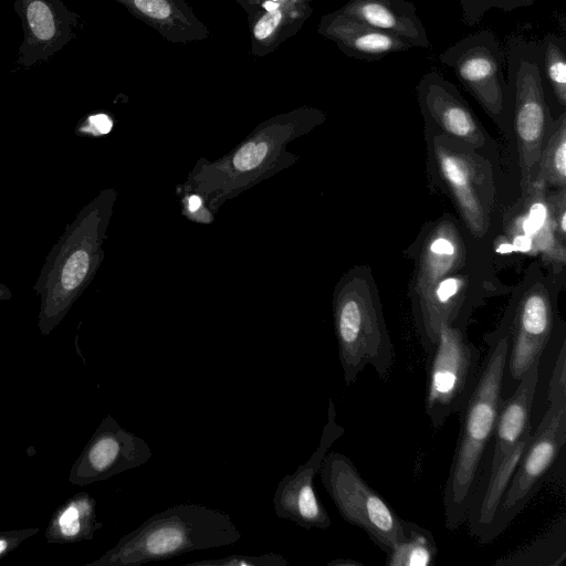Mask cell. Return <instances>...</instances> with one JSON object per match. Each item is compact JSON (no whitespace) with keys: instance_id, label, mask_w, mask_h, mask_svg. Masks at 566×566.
Segmentation results:
<instances>
[{"instance_id":"cell-1","label":"cell","mask_w":566,"mask_h":566,"mask_svg":"<svg viewBox=\"0 0 566 566\" xmlns=\"http://www.w3.org/2000/svg\"><path fill=\"white\" fill-rule=\"evenodd\" d=\"M326 119L313 106H301L260 123L222 157L200 159L181 186L184 192L201 197L208 211L217 212L228 200L295 164L287 145Z\"/></svg>"},{"instance_id":"cell-2","label":"cell","mask_w":566,"mask_h":566,"mask_svg":"<svg viewBox=\"0 0 566 566\" xmlns=\"http://www.w3.org/2000/svg\"><path fill=\"white\" fill-rule=\"evenodd\" d=\"M117 191L101 190L67 223L48 253L33 290L40 297L38 327L49 335L66 316L95 277Z\"/></svg>"},{"instance_id":"cell-3","label":"cell","mask_w":566,"mask_h":566,"mask_svg":"<svg viewBox=\"0 0 566 566\" xmlns=\"http://www.w3.org/2000/svg\"><path fill=\"white\" fill-rule=\"evenodd\" d=\"M489 349L481 364L475 388L460 411L461 424L443 489L444 525L449 531L465 522L478 488L503 398V378L509 337L504 327L486 337Z\"/></svg>"},{"instance_id":"cell-4","label":"cell","mask_w":566,"mask_h":566,"mask_svg":"<svg viewBox=\"0 0 566 566\" xmlns=\"http://www.w3.org/2000/svg\"><path fill=\"white\" fill-rule=\"evenodd\" d=\"M241 533L219 510L181 503L151 515L90 566H140L193 551L233 545Z\"/></svg>"},{"instance_id":"cell-5","label":"cell","mask_w":566,"mask_h":566,"mask_svg":"<svg viewBox=\"0 0 566 566\" xmlns=\"http://www.w3.org/2000/svg\"><path fill=\"white\" fill-rule=\"evenodd\" d=\"M333 318L344 382L350 386L366 366L386 379L394 348L370 272L360 266L339 280L333 295Z\"/></svg>"},{"instance_id":"cell-6","label":"cell","mask_w":566,"mask_h":566,"mask_svg":"<svg viewBox=\"0 0 566 566\" xmlns=\"http://www.w3.org/2000/svg\"><path fill=\"white\" fill-rule=\"evenodd\" d=\"M509 124L518 153L522 195L532 185L553 118L539 65V42L512 35L506 44Z\"/></svg>"},{"instance_id":"cell-7","label":"cell","mask_w":566,"mask_h":566,"mask_svg":"<svg viewBox=\"0 0 566 566\" xmlns=\"http://www.w3.org/2000/svg\"><path fill=\"white\" fill-rule=\"evenodd\" d=\"M548 406L512 475L496 512L492 541L539 490L566 442V345L563 342L548 384Z\"/></svg>"},{"instance_id":"cell-8","label":"cell","mask_w":566,"mask_h":566,"mask_svg":"<svg viewBox=\"0 0 566 566\" xmlns=\"http://www.w3.org/2000/svg\"><path fill=\"white\" fill-rule=\"evenodd\" d=\"M427 356L424 411L432 427L439 429L469 401L478 381L481 354L464 326L443 324Z\"/></svg>"},{"instance_id":"cell-9","label":"cell","mask_w":566,"mask_h":566,"mask_svg":"<svg viewBox=\"0 0 566 566\" xmlns=\"http://www.w3.org/2000/svg\"><path fill=\"white\" fill-rule=\"evenodd\" d=\"M318 472L340 516L365 531L382 552L387 554L402 538L403 520L345 454L328 451Z\"/></svg>"},{"instance_id":"cell-10","label":"cell","mask_w":566,"mask_h":566,"mask_svg":"<svg viewBox=\"0 0 566 566\" xmlns=\"http://www.w3.org/2000/svg\"><path fill=\"white\" fill-rule=\"evenodd\" d=\"M427 128L432 132L433 159L444 187L471 233L483 237L495 192L491 166L475 149Z\"/></svg>"},{"instance_id":"cell-11","label":"cell","mask_w":566,"mask_h":566,"mask_svg":"<svg viewBox=\"0 0 566 566\" xmlns=\"http://www.w3.org/2000/svg\"><path fill=\"white\" fill-rule=\"evenodd\" d=\"M439 61L450 67L463 87L500 126L509 125L506 55L489 30L469 34L446 49Z\"/></svg>"},{"instance_id":"cell-12","label":"cell","mask_w":566,"mask_h":566,"mask_svg":"<svg viewBox=\"0 0 566 566\" xmlns=\"http://www.w3.org/2000/svg\"><path fill=\"white\" fill-rule=\"evenodd\" d=\"M344 431L336 421L335 405L329 398L327 420L317 448L304 464L297 467L294 473L286 474L276 486L273 506L277 517L290 520L306 531L327 530L331 526L332 520L317 497L313 482L324 457Z\"/></svg>"},{"instance_id":"cell-13","label":"cell","mask_w":566,"mask_h":566,"mask_svg":"<svg viewBox=\"0 0 566 566\" xmlns=\"http://www.w3.org/2000/svg\"><path fill=\"white\" fill-rule=\"evenodd\" d=\"M554 306L547 289L536 283L521 296L513 316L504 326L509 346L503 378L515 385L537 360H541L552 337Z\"/></svg>"},{"instance_id":"cell-14","label":"cell","mask_w":566,"mask_h":566,"mask_svg":"<svg viewBox=\"0 0 566 566\" xmlns=\"http://www.w3.org/2000/svg\"><path fill=\"white\" fill-rule=\"evenodd\" d=\"M148 443L107 416L76 461L70 480L80 485L105 480L148 462Z\"/></svg>"},{"instance_id":"cell-15","label":"cell","mask_w":566,"mask_h":566,"mask_svg":"<svg viewBox=\"0 0 566 566\" xmlns=\"http://www.w3.org/2000/svg\"><path fill=\"white\" fill-rule=\"evenodd\" d=\"M417 98L427 125L473 149L484 146L481 123L455 85L439 72H427L420 78Z\"/></svg>"},{"instance_id":"cell-16","label":"cell","mask_w":566,"mask_h":566,"mask_svg":"<svg viewBox=\"0 0 566 566\" xmlns=\"http://www.w3.org/2000/svg\"><path fill=\"white\" fill-rule=\"evenodd\" d=\"M465 261L461 233L449 219H440L427 233L417 256L412 280L416 311L427 300L436 284L459 272Z\"/></svg>"},{"instance_id":"cell-17","label":"cell","mask_w":566,"mask_h":566,"mask_svg":"<svg viewBox=\"0 0 566 566\" xmlns=\"http://www.w3.org/2000/svg\"><path fill=\"white\" fill-rule=\"evenodd\" d=\"M244 11L248 14L250 51L262 57L295 35L313 13V8L307 0H261Z\"/></svg>"},{"instance_id":"cell-18","label":"cell","mask_w":566,"mask_h":566,"mask_svg":"<svg viewBox=\"0 0 566 566\" xmlns=\"http://www.w3.org/2000/svg\"><path fill=\"white\" fill-rule=\"evenodd\" d=\"M317 32L333 41L346 56L369 62L413 48L403 39L373 28L337 9L321 18Z\"/></svg>"},{"instance_id":"cell-19","label":"cell","mask_w":566,"mask_h":566,"mask_svg":"<svg viewBox=\"0 0 566 566\" xmlns=\"http://www.w3.org/2000/svg\"><path fill=\"white\" fill-rule=\"evenodd\" d=\"M531 434L532 428L525 431L494 469H483L481 473L465 521L470 534L482 544L492 542L491 534L496 512Z\"/></svg>"},{"instance_id":"cell-20","label":"cell","mask_w":566,"mask_h":566,"mask_svg":"<svg viewBox=\"0 0 566 566\" xmlns=\"http://www.w3.org/2000/svg\"><path fill=\"white\" fill-rule=\"evenodd\" d=\"M337 10L373 28L401 38L412 46H430L426 28L417 14L416 6L410 1L348 0Z\"/></svg>"},{"instance_id":"cell-21","label":"cell","mask_w":566,"mask_h":566,"mask_svg":"<svg viewBox=\"0 0 566 566\" xmlns=\"http://www.w3.org/2000/svg\"><path fill=\"white\" fill-rule=\"evenodd\" d=\"M165 40L188 44L210 36L208 27L185 0H116Z\"/></svg>"},{"instance_id":"cell-22","label":"cell","mask_w":566,"mask_h":566,"mask_svg":"<svg viewBox=\"0 0 566 566\" xmlns=\"http://www.w3.org/2000/svg\"><path fill=\"white\" fill-rule=\"evenodd\" d=\"M539 364L541 360L535 361L516 384L511 397L501 400L488 470L494 469L525 431L532 428L530 420L538 382Z\"/></svg>"},{"instance_id":"cell-23","label":"cell","mask_w":566,"mask_h":566,"mask_svg":"<svg viewBox=\"0 0 566 566\" xmlns=\"http://www.w3.org/2000/svg\"><path fill=\"white\" fill-rule=\"evenodd\" d=\"M545 190V184L533 180L527 191L522 195L524 210L513 221L510 232L530 238L533 249L542 255V259L555 271H559L565 265L566 247L555 237Z\"/></svg>"},{"instance_id":"cell-24","label":"cell","mask_w":566,"mask_h":566,"mask_svg":"<svg viewBox=\"0 0 566 566\" xmlns=\"http://www.w3.org/2000/svg\"><path fill=\"white\" fill-rule=\"evenodd\" d=\"M403 536L386 554L387 566H432L438 553L430 531L415 522L402 523Z\"/></svg>"},{"instance_id":"cell-25","label":"cell","mask_w":566,"mask_h":566,"mask_svg":"<svg viewBox=\"0 0 566 566\" xmlns=\"http://www.w3.org/2000/svg\"><path fill=\"white\" fill-rule=\"evenodd\" d=\"M101 527L96 521L95 502L87 494H77L64 505L49 530L50 541H76L91 538Z\"/></svg>"},{"instance_id":"cell-26","label":"cell","mask_w":566,"mask_h":566,"mask_svg":"<svg viewBox=\"0 0 566 566\" xmlns=\"http://www.w3.org/2000/svg\"><path fill=\"white\" fill-rule=\"evenodd\" d=\"M534 180L557 189L566 188V112L553 119L543 145Z\"/></svg>"},{"instance_id":"cell-27","label":"cell","mask_w":566,"mask_h":566,"mask_svg":"<svg viewBox=\"0 0 566 566\" xmlns=\"http://www.w3.org/2000/svg\"><path fill=\"white\" fill-rule=\"evenodd\" d=\"M539 65L546 93L549 91L555 102L566 106V42L553 33L539 41Z\"/></svg>"},{"instance_id":"cell-28","label":"cell","mask_w":566,"mask_h":566,"mask_svg":"<svg viewBox=\"0 0 566 566\" xmlns=\"http://www.w3.org/2000/svg\"><path fill=\"white\" fill-rule=\"evenodd\" d=\"M535 0H460L463 21L475 25L490 9L511 12L515 9L533 6Z\"/></svg>"},{"instance_id":"cell-29","label":"cell","mask_w":566,"mask_h":566,"mask_svg":"<svg viewBox=\"0 0 566 566\" xmlns=\"http://www.w3.org/2000/svg\"><path fill=\"white\" fill-rule=\"evenodd\" d=\"M289 560L280 554L229 555L220 558L201 559L186 563L182 566H287Z\"/></svg>"},{"instance_id":"cell-30","label":"cell","mask_w":566,"mask_h":566,"mask_svg":"<svg viewBox=\"0 0 566 566\" xmlns=\"http://www.w3.org/2000/svg\"><path fill=\"white\" fill-rule=\"evenodd\" d=\"M27 18L32 33L42 41L51 40L55 34V21L50 7L34 0L27 7Z\"/></svg>"},{"instance_id":"cell-31","label":"cell","mask_w":566,"mask_h":566,"mask_svg":"<svg viewBox=\"0 0 566 566\" xmlns=\"http://www.w3.org/2000/svg\"><path fill=\"white\" fill-rule=\"evenodd\" d=\"M547 199V207L552 227L557 240L565 245L566 242V188L558 191Z\"/></svg>"},{"instance_id":"cell-32","label":"cell","mask_w":566,"mask_h":566,"mask_svg":"<svg viewBox=\"0 0 566 566\" xmlns=\"http://www.w3.org/2000/svg\"><path fill=\"white\" fill-rule=\"evenodd\" d=\"M112 127V118L107 114L99 113L88 116L87 119L76 128V132L82 135L102 136L108 134Z\"/></svg>"},{"instance_id":"cell-33","label":"cell","mask_w":566,"mask_h":566,"mask_svg":"<svg viewBox=\"0 0 566 566\" xmlns=\"http://www.w3.org/2000/svg\"><path fill=\"white\" fill-rule=\"evenodd\" d=\"M27 536V532L0 533V557Z\"/></svg>"},{"instance_id":"cell-34","label":"cell","mask_w":566,"mask_h":566,"mask_svg":"<svg viewBox=\"0 0 566 566\" xmlns=\"http://www.w3.org/2000/svg\"><path fill=\"white\" fill-rule=\"evenodd\" d=\"M185 207L189 214H192L193 217H197V212L205 208L201 197L196 193H187Z\"/></svg>"},{"instance_id":"cell-35","label":"cell","mask_w":566,"mask_h":566,"mask_svg":"<svg viewBox=\"0 0 566 566\" xmlns=\"http://www.w3.org/2000/svg\"><path fill=\"white\" fill-rule=\"evenodd\" d=\"M328 566H361V563L352 560V559H344V558H337L333 559L327 563Z\"/></svg>"},{"instance_id":"cell-36","label":"cell","mask_w":566,"mask_h":566,"mask_svg":"<svg viewBox=\"0 0 566 566\" xmlns=\"http://www.w3.org/2000/svg\"><path fill=\"white\" fill-rule=\"evenodd\" d=\"M11 296H12V293H11L10 289L7 285L0 283V301L10 300Z\"/></svg>"},{"instance_id":"cell-37","label":"cell","mask_w":566,"mask_h":566,"mask_svg":"<svg viewBox=\"0 0 566 566\" xmlns=\"http://www.w3.org/2000/svg\"><path fill=\"white\" fill-rule=\"evenodd\" d=\"M243 10L248 9L249 7L258 3L259 1L261 0H235ZM310 2L314 1V0H307Z\"/></svg>"}]
</instances>
